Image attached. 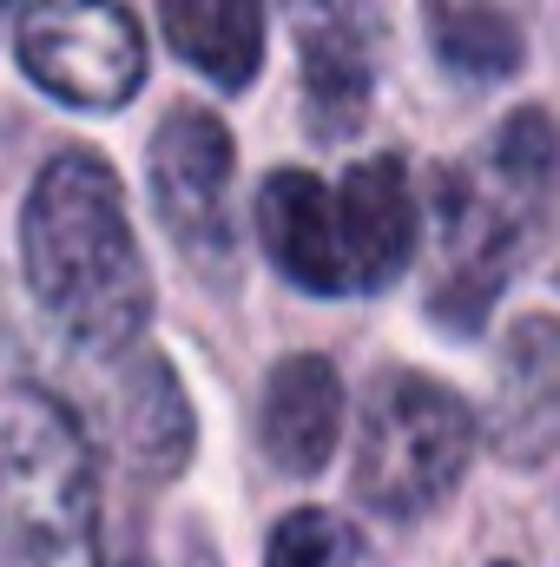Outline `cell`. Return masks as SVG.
I'll list each match as a JSON object with an SVG mask.
<instances>
[{"label":"cell","mask_w":560,"mask_h":567,"mask_svg":"<svg viewBox=\"0 0 560 567\" xmlns=\"http://www.w3.org/2000/svg\"><path fill=\"white\" fill-rule=\"evenodd\" d=\"M428 40H435V60L462 80H508L521 66V27L495 0H435Z\"/></svg>","instance_id":"14"},{"label":"cell","mask_w":560,"mask_h":567,"mask_svg":"<svg viewBox=\"0 0 560 567\" xmlns=\"http://www.w3.org/2000/svg\"><path fill=\"white\" fill-rule=\"evenodd\" d=\"M7 7H13V0H0V20H7Z\"/></svg>","instance_id":"16"},{"label":"cell","mask_w":560,"mask_h":567,"mask_svg":"<svg viewBox=\"0 0 560 567\" xmlns=\"http://www.w3.org/2000/svg\"><path fill=\"white\" fill-rule=\"evenodd\" d=\"M336 231L350 290H390L416 258V198L403 178V158H363L336 192Z\"/></svg>","instance_id":"9"},{"label":"cell","mask_w":560,"mask_h":567,"mask_svg":"<svg viewBox=\"0 0 560 567\" xmlns=\"http://www.w3.org/2000/svg\"><path fill=\"white\" fill-rule=\"evenodd\" d=\"M13 53L40 93L86 113L126 106L145 80V33L120 0H27Z\"/></svg>","instance_id":"5"},{"label":"cell","mask_w":560,"mask_h":567,"mask_svg":"<svg viewBox=\"0 0 560 567\" xmlns=\"http://www.w3.org/2000/svg\"><path fill=\"white\" fill-rule=\"evenodd\" d=\"M100 475L46 390H0V567H93Z\"/></svg>","instance_id":"3"},{"label":"cell","mask_w":560,"mask_h":567,"mask_svg":"<svg viewBox=\"0 0 560 567\" xmlns=\"http://www.w3.org/2000/svg\"><path fill=\"white\" fill-rule=\"evenodd\" d=\"M126 567H145V561H126Z\"/></svg>","instance_id":"17"},{"label":"cell","mask_w":560,"mask_h":567,"mask_svg":"<svg viewBox=\"0 0 560 567\" xmlns=\"http://www.w3.org/2000/svg\"><path fill=\"white\" fill-rule=\"evenodd\" d=\"M488 435L508 462H541L560 449V317H528L508 330Z\"/></svg>","instance_id":"8"},{"label":"cell","mask_w":560,"mask_h":567,"mask_svg":"<svg viewBox=\"0 0 560 567\" xmlns=\"http://www.w3.org/2000/svg\"><path fill=\"white\" fill-rule=\"evenodd\" d=\"M20 271L40 317L80 350H126L152 317L139 238L126 225V192L106 158L60 152L20 212Z\"/></svg>","instance_id":"1"},{"label":"cell","mask_w":560,"mask_h":567,"mask_svg":"<svg viewBox=\"0 0 560 567\" xmlns=\"http://www.w3.org/2000/svg\"><path fill=\"white\" fill-rule=\"evenodd\" d=\"M145 172H152V205L172 245L205 271L225 265L231 258V133L211 113L178 106L152 133Z\"/></svg>","instance_id":"6"},{"label":"cell","mask_w":560,"mask_h":567,"mask_svg":"<svg viewBox=\"0 0 560 567\" xmlns=\"http://www.w3.org/2000/svg\"><path fill=\"white\" fill-rule=\"evenodd\" d=\"M560 198V133L548 113H515L475 158H462L435 192L442 265H435V317L475 330L521 245L548 225Z\"/></svg>","instance_id":"2"},{"label":"cell","mask_w":560,"mask_h":567,"mask_svg":"<svg viewBox=\"0 0 560 567\" xmlns=\"http://www.w3.org/2000/svg\"><path fill=\"white\" fill-rule=\"evenodd\" d=\"M265 455L283 475H317L343 435V383L323 357H283L265 383V410H258Z\"/></svg>","instance_id":"11"},{"label":"cell","mask_w":560,"mask_h":567,"mask_svg":"<svg viewBox=\"0 0 560 567\" xmlns=\"http://www.w3.org/2000/svg\"><path fill=\"white\" fill-rule=\"evenodd\" d=\"M258 231L265 251L297 290L336 297L350 290V265H343V231H336V192H323V178L310 172H271L258 192Z\"/></svg>","instance_id":"10"},{"label":"cell","mask_w":560,"mask_h":567,"mask_svg":"<svg viewBox=\"0 0 560 567\" xmlns=\"http://www.w3.org/2000/svg\"><path fill=\"white\" fill-rule=\"evenodd\" d=\"M350 555H356V535L330 508H297L271 535V567H350Z\"/></svg>","instance_id":"15"},{"label":"cell","mask_w":560,"mask_h":567,"mask_svg":"<svg viewBox=\"0 0 560 567\" xmlns=\"http://www.w3.org/2000/svg\"><path fill=\"white\" fill-rule=\"evenodd\" d=\"M120 435H126V455L139 462L145 475H158V482L191 462V403H185L178 377L158 357H139V370L126 383Z\"/></svg>","instance_id":"13"},{"label":"cell","mask_w":560,"mask_h":567,"mask_svg":"<svg viewBox=\"0 0 560 567\" xmlns=\"http://www.w3.org/2000/svg\"><path fill=\"white\" fill-rule=\"evenodd\" d=\"M290 40L303 60V106L317 133H350L376 93V60H383V20L376 0H283Z\"/></svg>","instance_id":"7"},{"label":"cell","mask_w":560,"mask_h":567,"mask_svg":"<svg viewBox=\"0 0 560 567\" xmlns=\"http://www.w3.org/2000/svg\"><path fill=\"white\" fill-rule=\"evenodd\" d=\"M475 455V416L468 403L435 383L396 370L370 410H363V442H356V495L390 515V522H416L428 508H442L462 482Z\"/></svg>","instance_id":"4"},{"label":"cell","mask_w":560,"mask_h":567,"mask_svg":"<svg viewBox=\"0 0 560 567\" xmlns=\"http://www.w3.org/2000/svg\"><path fill=\"white\" fill-rule=\"evenodd\" d=\"M165 40L211 86H251L265 60V0H165Z\"/></svg>","instance_id":"12"}]
</instances>
